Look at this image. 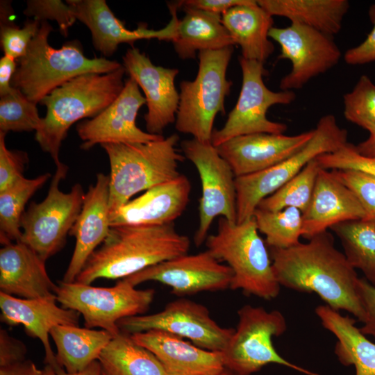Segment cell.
Masks as SVG:
<instances>
[{
    "label": "cell",
    "instance_id": "484cf974",
    "mask_svg": "<svg viewBox=\"0 0 375 375\" xmlns=\"http://www.w3.org/2000/svg\"><path fill=\"white\" fill-rule=\"evenodd\" d=\"M55 284L45 262L28 245L18 241L0 249V290L16 297L33 299L56 298Z\"/></svg>",
    "mask_w": 375,
    "mask_h": 375
},
{
    "label": "cell",
    "instance_id": "d590c367",
    "mask_svg": "<svg viewBox=\"0 0 375 375\" xmlns=\"http://www.w3.org/2000/svg\"><path fill=\"white\" fill-rule=\"evenodd\" d=\"M258 231L266 237L269 247L286 249L300 243L302 237L303 214L295 208L278 211L257 208L253 214Z\"/></svg>",
    "mask_w": 375,
    "mask_h": 375
},
{
    "label": "cell",
    "instance_id": "f546056e",
    "mask_svg": "<svg viewBox=\"0 0 375 375\" xmlns=\"http://www.w3.org/2000/svg\"><path fill=\"white\" fill-rule=\"evenodd\" d=\"M258 4L270 15L283 17L333 36L342 28L349 9L347 0H259Z\"/></svg>",
    "mask_w": 375,
    "mask_h": 375
},
{
    "label": "cell",
    "instance_id": "7a4b0ae2",
    "mask_svg": "<svg viewBox=\"0 0 375 375\" xmlns=\"http://www.w3.org/2000/svg\"><path fill=\"white\" fill-rule=\"evenodd\" d=\"M190 239L174 224H127L110 227L75 281L91 285L100 278H124L149 267L188 253Z\"/></svg>",
    "mask_w": 375,
    "mask_h": 375
},
{
    "label": "cell",
    "instance_id": "f1b7e54d",
    "mask_svg": "<svg viewBox=\"0 0 375 375\" xmlns=\"http://www.w3.org/2000/svg\"><path fill=\"white\" fill-rule=\"evenodd\" d=\"M315 313L337 338L335 353L338 360L344 366H354L356 375H375V344L356 326L354 319L327 305L318 306Z\"/></svg>",
    "mask_w": 375,
    "mask_h": 375
},
{
    "label": "cell",
    "instance_id": "4fadbf2b",
    "mask_svg": "<svg viewBox=\"0 0 375 375\" xmlns=\"http://www.w3.org/2000/svg\"><path fill=\"white\" fill-rule=\"evenodd\" d=\"M185 157L196 167L201 183L199 201V226L194 241L199 247L206 241L214 219L218 216L237 222L235 176L228 163L211 142L194 138L181 143Z\"/></svg>",
    "mask_w": 375,
    "mask_h": 375
},
{
    "label": "cell",
    "instance_id": "8992f818",
    "mask_svg": "<svg viewBox=\"0 0 375 375\" xmlns=\"http://www.w3.org/2000/svg\"><path fill=\"white\" fill-rule=\"evenodd\" d=\"M258 233L253 217L240 224L220 217L217 233L207 236L206 245L218 260L226 262L231 269V289L271 300L278 295L281 285Z\"/></svg>",
    "mask_w": 375,
    "mask_h": 375
},
{
    "label": "cell",
    "instance_id": "e575fe53",
    "mask_svg": "<svg viewBox=\"0 0 375 375\" xmlns=\"http://www.w3.org/2000/svg\"><path fill=\"white\" fill-rule=\"evenodd\" d=\"M320 169L317 158L312 160L294 178L262 199L257 208L278 211L286 208H295L304 213L312 199Z\"/></svg>",
    "mask_w": 375,
    "mask_h": 375
},
{
    "label": "cell",
    "instance_id": "9a60e30c",
    "mask_svg": "<svg viewBox=\"0 0 375 375\" xmlns=\"http://www.w3.org/2000/svg\"><path fill=\"white\" fill-rule=\"evenodd\" d=\"M269 37L281 47L278 58L289 60L292 64L290 72L280 81L279 88L283 91L301 88L335 66L342 56L332 36L300 24L272 27Z\"/></svg>",
    "mask_w": 375,
    "mask_h": 375
},
{
    "label": "cell",
    "instance_id": "74e56055",
    "mask_svg": "<svg viewBox=\"0 0 375 375\" xmlns=\"http://www.w3.org/2000/svg\"><path fill=\"white\" fill-rule=\"evenodd\" d=\"M343 114L347 121L375 134V84L367 75L344 95Z\"/></svg>",
    "mask_w": 375,
    "mask_h": 375
},
{
    "label": "cell",
    "instance_id": "5bb4252c",
    "mask_svg": "<svg viewBox=\"0 0 375 375\" xmlns=\"http://www.w3.org/2000/svg\"><path fill=\"white\" fill-rule=\"evenodd\" d=\"M117 326L129 335L149 330L166 331L187 338L199 347L217 352L224 351L235 331L218 325L205 306L186 299L171 301L154 314L122 319Z\"/></svg>",
    "mask_w": 375,
    "mask_h": 375
},
{
    "label": "cell",
    "instance_id": "44dd1931",
    "mask_svg": "<svg viewBox=\"0 0 375 375\" xmlns=\"http://www.w3.org/2000/svg\"><path fill=\"white\" fill-rule=\"evenodd\" d=\"M56 301V298L26 299L0 292L1 322L10 326L22 325L28 336L38 339L42 344L47 365L59 372L63 369L51 349L50 331L58 325L78 326L80 314L59 307Z\"/></svg>",
    "mask_w": 375,
    "mask_h": 375
},
{
    "label": "cell",
    "instance_id": "7dc6e473",
    "mask_svg": "<svg viewBox=\"0 0 375 375\" xmlns=\"http://www.w3.org/2000/svg\"><path fill=\"white\" fill-rule=\"evenodd\" d=\"M253 0H188L178 1L179 8L188 6L222 15L233 7L250 4Z\"/></svg>",
    "mask_w": 375,
    "mask_h": 375
},
{
    "label": "cell",
    "instance_id": "d6986e66",
    "mask_svg": "<svg viewBox=\"0 0 375 375\" xmlns=\"http://www.w3.org/2000/svg\"><path fill=\"white\" fill-rule=\"evenodd\" d=\"M76 20L83 23L90 30L94 48L105 56H112L119 44L133 43L139 40L157 39L172 42L178 20L176 3H168L172 15L169 24L160 30L147 28L140 25L137 29L129 30L115 17L105 0H67Z\"/></svg>",
    "mask_w": 375,
    "mask_h": 375
},
{
    "label": "cell",
    "instance_id": "7c38bea8",
    "mask_svg": "<svg viewBox=\"0 0 375 375\" xmlns=\"http://www.w3.org/2000/svg\"><path fill=\"white\" fill-rule=\"evenodd\" d=\"M242 70V87L238 101L220 129H214L211 143L217 147L237 136L252 133L283 134L287 125L267 117L274 105H288L296 98L294 91L274 92L264 83L263 63L239 57Z\"/></svg>",
    "mask_w": 375,
    "mask_h": 375
},
{
    "label": "cell",
    "instance_id": "c3c4849f",
    "mask_svg": "<svg viewBox=\"0 0 375 375\" xmlns=\"http://www.w3.org/2000/svg\"><path fill=\"white\" fill-rule=\"evenodd\" d=\"M56 371L50 365H46L43 369H39L29 360L0 367V375H55Z\"/></svg>",
    "mask_w": 375,
    "mask_h": 375
},
{
    "label": "cell",
    "instance_id": "ab89813d",
    "mask_svg": "<svg viewBox=\"0 0 375 375\" xmlns=\"http://www.w3.org/2000/svg\"><path fill=\"white\" fill-rule=\"evenodd\" d=\"M356 196L365 211L364 221L375 227V178L354 170H331Z\"/></svg>",
    "mask_w": 375,
    "mask_h": 375
},
{
    "label": "cell",
    "instance_id": "7402d4cb",
    "mask_svg": "<svg viewBox=\"0 0 375 375\" xmlns=\"http://www.w3.org/2000/svg\"><path fill=\"white\" fill-rule=\"evenodd\" d=\"M110 227L109 176L99 173L85 193L82 209L69 233L75 238L76 243L63 282L76 281L90 256L108 236Z\"/></svg>",
    "mask_w": 375,
    "mask_h": 375
},
{
    "label": "cell",
    "instance_id": "f907efd6",
    "mask_svg": "<svg viewBox=\"0 0 375 375\" xmlns=\"http://www.w3.org/2000/svg\"><path fill=\"white\" fill-rule=\"evenodd\" d=\"M355 148L361 155L375 157V134L369 135L367 139L355 145Z\"/></svg>",
    "mask_w": 375,
    "mask_h": 375
},
{
    "label": "cell",
    "instance_id": "6da1fadb",
    "mask_svg": "<svg viewBox=\"0 0 375 375\" xmlns=\"http://www.w3.org/2000/svg\"><path fill=\"white\" fill-rule=\"evenodd\" d=\"M273 270L281 286L315 292L333 310H343L360 322L364 310L359 297V278L344 253L335 246L328 231L306 243L286 249L269 247Z\"/></svg>",
    "mask_w": 375,
    "mask_h": 375
},
{
    "label": "cell",
    "instance_id": "cb8c5ba5",
    "mask_svg": "<svg viewBox=\"0 0 375 375\" xmlns=\"http://www.w3.org/2000/svg\"><path fill=\"white\" fill-rule=\"evenodd\" d=\"M158 359L167 375H219L225 369L221 352L209 351L160 330L131 335Z\"/></svg>",
    "mask_w": 375,
    "mask_h": 375
},
{
    "label": "cell",
    "instance_id": "ffe728a7",
    "mask_svg": "<svg viewBox=\"0 0 375 375\" xmlns=\"http://www.w3.org/2000/svg\"><path fill=\"white\" fill-rule=\"evenodd\" d=\"M312 129L294 135L252 133L231 138L215 147L235 177L269 169L290 158L312 138Z\"/></svg>",
    "mask_w": 375,
    "mask_h": 375
},
{
    "label": "cell",
    "instance_id": "e0dca14e",
    "mask_svg": "<svg viewBox=\"0 0 375 375\" xmlns=\"http://www.w3.org/2000/svg\"><path fill=\"white\" fill-rule=\"evenodd\" d=\"M145 103L139 85L129 77L112 103L94 117L78 124L76 131L83 141L81 148L88 150L104 143H146L162 138V135L151 134L138 127V113Z\"/></svg>",
    "mask_w": 375,
    "mask_h": 375
},
{
    "label": "cell",
    "instance_id": "603a6c76",
    "mask_svg": "<svg viewBox=\"0 0 375 375\" xmlns=\"http://www.w3.org/2000/svg\"><path fill=\"white\" fill-rule=\"evenodd\" d=\"M365 215L355 194L331 170L321 167L310 205L303 213L302 237L308 240L338 224L363 219Z\"/></svg>",
    "mask_w": 375,
    "mask_h": 375
},
{
    "label": "cell",
    "instance_id": "5b68a950",
    "mask_svg": "<svg viewBox=\"0 0 375 375\" xmlns=\"http://www.w3.org/2000/svg\"><path fill=\"white\" fill-rule=\"evenodd\" d=\"M178 140V135L172 134L146 143L101 144L110 168V219L137 193L181 175L178 165L185 156L176 147Z\"/></svg>",
    "mask_w": 375,
    "mask_h": 375
},
{
    "label": "cell",
    "instance_id": "83f0119b",
    "mask_svg": "<svg viewBox=\"0 0 375 375\" xmlns=\"http://www.w3.org/2000/svg\"><path fill=\"white\" fill-rule=\"evenodd\" d=\"M181 8L185 15L178 20L172 40L181 59H194L197 51L219 50L235 44L221 15L192 7Z\"/></svg>",
    "mask_w": 375,
    "mask_h": 375
},
{
    "label": "cell",
    "instance_id": "30bf717a",
    "mask_svg": "<svg viewBox=\"0 0 375 375\" xmlns=\"http://www.w3.org/2000/svg\"><path fill=\"white\" fill-rule=\"evenodd\" d=\"M55 293L61 307L77 311L83 316L85 327L101 328L113 337L121 332L117 322L145 312L155 295L154 290L136 289L124 279L112 287L60 281Z\"/></svg>",
    "mask_w": 375,
    "mask_h": 375
},
{
    "label": "cell",
    "instance_id": "d4e9b609",
    "mask_svg": "<svg viewBox=\"0 0 375 375\" xmlns=\"http://www.w3.org/2000/svg\"><path fill=\"white\" fill-rule=\"evenodd\" d=\"M190 191L188 178L181 174L177 178L156 185L131 199L110 218V226L173 224L185 211Z\"/></svg>",
    "mask_w": 375,
    "mask_h": 375
},
{
    "label": "cell",
    "instance_id": "4dcf8cb0",
    "mask_svg": "<svg viewBox=\"0 0 375 375\" xmlns=\"http://www.w3.org/2000/svg\"><path fill=\"white\" fill-rule=\"evenodd\" d=\"M58 365L69 374L85 369L98 358L114 338L105 330H94L75 325H58L50 331Z\"/></svg>",
    "mask_w": 375,
    "mask_h": 375
},
{
    "label": "cell",
    "instance_id": "816d5d0a",
    "mask_svg": "<svg viewBox=\"0 0 375 375\" xmlns=\"http://www.w3.org/2000/svg\"><path fill=\"white\" fill-rule=\"evenodd\" d=\"M55 375H101L100 365L99 361L96 360L81 372L69 374L62 369L59 372H56Z\"/></svg>",
    "mask_w": 375,
    "mask_h": 375
},
{
    "label": "cell",
    "instance_id": "ba28073f",
    "mask_svg": "<svg viewBox=\"0 0 375 375\" xmlns=\"http://www.w3.org/2000/svg\"><path fill=\"white\" fill-rule=\"evenodd\" d=\"M314 130L309 142L290 158L265 170L235 177L236 223L251 219L262 199L294 178L310 161L348 143L347 131L338 125L333 115L322 117Z\"/></svg>",
    "mask_w": 375,
    "mask_h": 375
},
{
    "label": "cell",
    "instance_id": "8fae6325",
    "mask_svg": "<svg viewBox=\"0 0 375 375\" xmlns=\"http://www.w3.org/2000/svg\"><path fill=\"white\" fill-rule=\"evenodd\" d=\"M67 171L62 162L56 166L46 197L39 203L32 201L21 219L19 241L44 262L63 248L83 207L85 193L81 184H75L68 192L59 188Z\"/></svg>",
    "mask_w": 375,
    "mask_h": 375
},
{
    "label": "cell",
    "instance_id": "8d00e7d4",
    "mask_svg": "<svg viewBox=\"0 0 375 375\" xmlns=\"http://www.w3.org/2000/svg\"><path fill=\"white\" fill-rule=\"evenodd\" d=\"M13 88V87H12ZM42 122L37 104L18 89L0 98V132L36 131Z\"/></svg>",
    "mask_w": 375,
    "mask_h": 375
},
{
    "label": "cell",
    "instance_id": "bcb514c9",
    "mask_svg": "<svg viewBox=\"0 0 375 375\" xmlns=\"http://www.w3.org/2000/svg\"><path fill=\"white\" fill-rule=\"evenodd\" d=\"M26 347L21 340L11 336L7 331L0 330V367L26 360Z\"/></svg>",
    "mask_w": 375,
    "mask_h": 375
},
{
    "label": "cell",
    "instance_id": "60d3db41",
    "mask_svg": "<svg viewBox=\"0 0 375 375\" xmlns=\"http://www.w3.org/2000/svg\"><path fill=\"white\" fill-rule=\"evenodd\" d=\"M316 158L321 167L328 170H354L375 178V157L361 155L349 142L333 153Z\"/></svg>",
    "mask_w": 375,
    "mask_h": 375
},
{
    "label": "cell",
    "instance_id": "4316f807",
    "mask_svg": "<svg viewBox=\"0 0 375 375\" xmlns=\"http://www.w3.org/2000/svg\"><path fill=\"white\" fill-rule=\"evenodd\" d=\"M222 20L235 44L240 47L244 58L264 64L273 53L274 45L269 37L273 17L257 1L231 8L222 14Z\"/></svg>",
    "mask_w": 375,
    "mask_h": 375
},
{
    "label": "cell",
    "instance_id": "277c9868",
    "mask_svg": "<svg viewBox=\"0 0 375 375\" xmlns=\"http://www.w3.org/2000/svg\"><path fill=\"white\" fill-rule=\"evenodd\" d=\"M53 31L47 21L41 22L26 53L17 60L18 65L11 80V86L19 90L35 103L56 88L85 73L105 74L122 66L106 58H89L84 56L81 44L71 41L60 49L49 43Z\"/></svg>",
    "mask_w": 375,
    "mask_h": 375
},
{
    "label": "cell",
    "instance_id": "681fc988",
    "mask_svg": "<svg viewBox=\"0 0 375 375\" xmlns=\"http://www.w3.org/2000/svg\"><path fill=\"white\" fill-rule=\"evenodd\" d=\"M15 59L3 55L0 59V97L10 93L12 87L11 80L17 69Z\"/></svg>",
    "mask_w": 375,
    "mask_h": 375
},
{
    "label": "cell",
    "instance_id": "ee69618b",
    "mask_svg": "<svg viewBox=\"0 0 375 375\" xmlns=\"http://www.w3.org/2000/svg\"><path fill=\"white\" fill-rule=\"evenodd\" d=\"M368 15L372 28L360 44L346 51L344 60L348 65H361L375 61V3L369 8Z\"/></svg>",
    "mask_w": 375,
    "mask_h": 375
},
{
    "label": "cell",
    "instance_id": "d6a6232c",
    "mask_svg": "<svg viewBox=\"0 0 375 375\" xmlns=\"http://www.w3.org/2000/svg\"><path fill=\"white\" fill-rule=\"evenodd\" d=\"M339 238L347 260L360 270L365 279L375 287V227L360 220L338 224L330 228Z\"/></svg>",
    "mask_w": 375,
    "mask_h": 375
},
{
    "label": "cell",
    "instance_id": "f5cc1de1",
    "mask_svg": "<svg viewBox=\"0 0 375 375\" xmlns=\"http://www.w3.org/2000/svg\"><path fill=\"white\" fill-rule=\"evenodd\" d=\"M219 375H234L229 370L224 369L222 373H220Z\"/></svg>",
    "mask_w": 375,
    "mask_h": 375
},
{
    "label": "cell",
    "instance_id": "f35d334b",
    "mask_svg": "<svg viewBox=\"0 0 375 375\" xmlns=\"http://www.w3.org/2000/svg\"><path fill=\"white\" fill-rule=\"evenodd\" d=\"M41 22L28 19L22 27L14 22L0 23V43L4 55L19 60L26 53L28 46L38 33Z\"/></svg>",
    "mask_w": 375,
    "mask_h": 375
},
{
    "label": "cell",
    "instance_id": "9c48e42d",
    "mask_svg": "<svg viewBox=\"0 0 375 375\" xmlns=\"http://www.w3.org/2000/svg\"><path fill=\"white\" fill-rule=\"evenodd\" d=\"M238 315L237 328L221 352L225 369L234 375H251L274 363L305 375H319L289 362L276 351L272 339L287 329L286 320L280 311H267L247 304L239 309Z\"/></svg>",
    "mask_w": 375,
    "mask_h": 375
},
{
    "label": "cell",
    "instance_id": "836d02e7",
    "mask_svg": "<svg viewBox=\"0 0 375 375\" xmlns=\"http://www.w3.org/2000/svg\"><path fill=\"white\" fill-rule=\"evenodd\" d=\"M50 177L49 173L33 178L24 176L0 192V240L3 245L20 240L21 219L25 206Z\"/></svg>",
    "mask_w": 375,
    "mask_h": 375
},
{
    "label": "cell",
    "instance_id": "1f68e13d",
    "mask_svg": "<svg viewBox=\"0 0 375 375\" xmlns=\"http://www.w3.org/2000/svg\"><path fill=\"white\" fill-rule=\"evenodd\" d=\"M98 361L101 375H167L153 353L122 331L103 349Z\"/></svg>",
    "mask_w": 375,
    "mask_h": 375
},
{
    "label": "cell",
    "instance_id": "3957f363",
    "mask_svg": "<svg viewBox=\"0 0 375 375\" xmlns=\"http://www.w3.org/2000/svg\"><path fill=\"white\" fill-rule=\"evenodd\" d=\"M126 70L122 65L109 73H85L76 76L54 89L40 102L47 109L35 140L48 153L56 166L62 142L69 128L78 120L93 118L119 95Z\"/></svg>",
    "mask_w": 375,
    "mask_h": 375
},
{
    "label": "cell",
    "instance_id": "7bdbcfd3",
    "mask_svg": "<svg viewBox=\"0 0 375 375\" xmlns=\"http://www.w3.org/2000/svg\"><path fill=\"white\" fill-rule=\"evenodd\" d=\"M6 133L0 132V192L24 177L28 158L26 152L6 147Z\"/></svg>",
    "mask_w": 375,
    "mask_h": 375
},
{
    "label": "cell",
    "instance_id": "ac0fdd59",
    "mask_svg": "<svg viewBox=\"0 0 375 375\" xmlns=\"http://www.w3.org/2000/svg\"><path fill=\"white\" fill-rule=\"evenodd\" d=\"M123 66L144 94L147 132L162 135L163 130L176 121L179 93L174 81L178 69L155 65L144 53L133 47L123 56Z\"/></svg>",
    "mask_w": 375,
    "mask_h": 375
},
{
    "label": "cell",
    "instance_id": "2e32d148",
    "mask_svg": "<svg viewBox=\"0 0 375 375\" xmlns=\"http://www.w3.org/2000/svg\"><path fill=\"white\" fill-rule=\"evenodd\" d=\"M232 278L231 269L206 250L175 257L123 279L135 287L146 281H157L170 287L174 294L185 296L230 288Z\"/></svg>",
    "mask_w": 375,
    "mask_h": 375
},
{
    "label": "cell",
    "instance_id": "b9f144b4",
    "mask_svg": "<svg viewBox=\"0 0 375 375\" xmlns=\"http://www.w3.org/2000/svg\"><path fill=\"white\" fill-rule=\"evenodd\" d=\"M24 14L40 22L47 19L56 22L65 37L76 21L69 6L60 0H28Z\"/></svg>",
    "mask_w": 375,
    "mask_h": 375
},
{
    "label": "cell",
    "instance_id": "52a82bcc",
    "mask_svg": "<svg viewBox=\"0 0 375 375\" xmlns=\"http://www.w3.org/2000/svg\"><path fill=\"white\" fill-rule=\"evenodd\" d=\"M233 46L199 52V69L193 81L180 83L175 128L203 142H211L217 115L225 113L224 101L233 85L226 72Z\"/></svg>",
    "mask_w": 375,
    "mask_h": 375
},
{
    "label": "cell",
    "instance_id": "f6af8a7d",
    "mask_svg": "<svg viewBox=\"0 0 375 375\" xmlns=\"http://www.w3.org/2000/svg\"><path fill=\"white\" fill-rule=\"evenodd\" d=\"M359 297L364 310V319L360 331L375 339V287L365 278H359Z\"/></svg>",
    "mask_w": 375,
    "mask_h": 375
}]
</instances>
